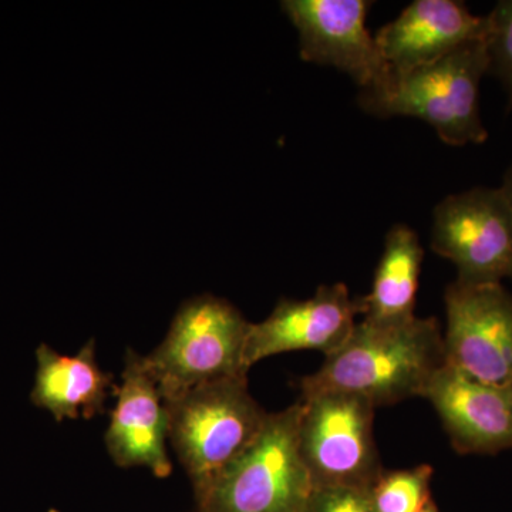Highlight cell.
<instances>
[{
	"label": "cell",
	"mask_w": 512,
	"mask_h": 512,
	"mask_svg": "<svg viewBox=\"0 0 512 512\" xmlns=\"http://www.w3.org/2000/svg\"><path fill=\"white\" fill-rule=\"evenodd\" d=\"M117 402L106 431L111 460L121 468H148L156 477L173 471L167 454L168 410L160 387L140 353L128 349L124 357Z\"/></svg>",
	"instance_id": "11"
},
{
	"label": "cell",
	"mask_w": 512,
	"mask_h": 512,
	"mask_svg": "<svg viewBox=\"0 0 512 512\" xmlns=\"http://www.w3.org/2000/svg\"><path fill=\"white\" fill-rule=\"evenodd\" d=\"M447 365L444 336L436 318L416 315L389 322L363 319L348 342L312 375L301 380V396L340 392L362 397L373 406L424 397Z\"/></svg>",
	"instance_id": "1"
},
{
	"label": "cell",
	"mask_w": 512,
	"mask_h": 512,
	"mask_svg": "<svg viewBox=\"0 0 512 512\" xmlns=\"http://www.w3.org/2000/svg\"><path fill=\"white\" fill-rule=\"evenodd\" d=\"M431 478L433 468L426 464L407 470H383L367 493L376 512H417L431 501Z\"/></svg>",
	"instance_id": "16"
},
{
	"label": "cell",
	"mask_w": 512,
	"mask_h": 512,
	"mask_svg": "<svg viewBox=\"0 0 512 512\" xmlns=\"http://www.w3.org/2000/svg\"><path fill=\"white\" fill-rule=\"evenodd\" d=\"M431 249L456 266L460 284L512 278V215L500 188H471L441 200L433 212Z\"/></svg>",
	"instance_id": "7"
},
{
	"label": "cell",
	"mask_w": 512,
	"mask_h": 512,
	"mask_svg": "<svg viewBox=\"0 0 512 512\" xmlns=\"http://www.w3.org/2000/svg\"><path fill=\"white\" fill-rule=\"evenodd\" d=\"M249 325L232 303L214 295L184 302L163 342L146 359L164 402L202 384L247 376L244 348Z\"/></svg>",
	"instance_id": "5"
},
{
	"label": "cell",
	"mask_w": 512,
	"mask_h": 512,
	"mask_svg": "<svg viewBox=\"0 0 512 512\" xmlns=\"http://www.w3.org/2000/svg\"><path fill=\"white\" fill-rule=\"evenodd\" d=\"M447 363L478 382L512 386V295L454 281L444 293Z\"/></svg>",
	"instance_id": "9"
},
{
	"label": "cell",
	"mask_w": 512,
	"mask_h": 512,
	"mask_svg": "<svg viewBox=\"0 0 512 512\" xmlns=\"http://www.w3.org/2000/svg\"><path fill=\"white\" fill-rule=\"evenodd\" d=\"M500 190L504 194L505 201H507L512 215V164L505 171L503 185H501Z\"/></svg>",
	"instance_id": "19"
},
{
	"label": "cell",
	"mask_w": 512,
	"mask_h": 512,
	"mask_svg": "<svg viewBox=\"0 0 512 512\" xmlns=\"http://www.w3.org/2000/svg\"><path fill=\"white\" fill-rule=\"evenodd\" d=\"M36 365L30 400L56 421L94 419L119 389L114 375L97 363L93 339L73 356L60 355L42 343L36 349Z\"/></svg>",
	"instance_id": "14"
},
{
	"label": "cell",
	"mask_w": 512,
	"mask_h": 512,
	"mask_svg": "<svg viewBox=\"0 0 512 512\" xmlns=\"http://www.w3.org/2000/svg\"><path fill=\"white\" fill-rule=\"evenodd\" d=\"M308 512H376L367 490L349 487L315 488Z\"/></svg>",
	"instance_id": "18"
},
{
	"label": "cell",
	"mask_w": 512,
	"mask_h": 512,
	"mask_svg": "<svg viewBox=\"0 0 512 512\" xmlns=\"http://www.w3.org/2000/svg\"><path fill=\"white\" fill-rule=\"evenodd\" d=\"M299 403V448L315 488L369 490L383 473L373 434L376 407L340 392L306 394Z\"/></svg>",
	"instance_id": "6"
},
{
	"label": "cell",
	"mask_w": 512,
	"mask_h": 512,
	"mask_svg": "<svg viewBox=\"0 0 512 512\" xmlns=\"http://www.w3.org/2000/svg\"><path fill=\"white\" fill-rule=\"evenodd\" d=\"M417 512H439V510H437V507L436 505H434L433 501H430V503L427 504L426 507L421 508V510Z\"/></svg>",
	"instance_id": "20"
},
{
	"label": "cell",
	"mask_w": 512,
	"mask_h": 512,
	"mask_svg": "<svg viewBox=\"0 0 512 512\" xmlns=\"http://www.w3.org/2000/svg\"><path fill=\"white\" fill-rule=\"evenodd\" d=\"M165 404L168 440L197 503L251 446L269 414L249 393L247 376L202 384Z\"/></svg>",
	"instance_id": "2"
},
{
	"label": "cell",
	"mask_w": 512,
	"mask_h": 512,
	"mask_svg": "<svg viewBox=\"0 0 512 512\" xmlns=\"http://www.w3.org/2000/svg\"><path fill=\"white\" fill-rule=\"evenodd\" d=\"M487 35V16L473 15L464 3L416 0L375 39L394 79H399Z\"/></svg>",
	"instance_id": "13"
},
{
	"label": "cell",
	"mask_w": 512,
	"mask_h": 512,
	"mask_svg": "<svg viewBox=\"0 0 512 512\" xmlns=\"http://www.w3.org/2000/svg\"><path fill=\"white\" fill-rule=\"evenodd\" d=\"M488 18V74L500 80L512 110V0H501Z\"/></svg>",
	"instance_id": "17"
},
{
	"label": "cell",
	"mask_w": 512,
	"mask_h": 512,
	"mask_svg": "<svg viewBox=\"0 0 512 512\" xmlns=\"http://www.w3.org/2000/svg\"><path fill=\"white\" fill-rule=\"evenodd\" d=\"M359 302L345 284L323 285L305 301L284 299L265 320L249 325L244 348L245 369L266 357L318 350L329 356L342 348L356 326Z\"/></svg>",
	"instance_id": "10"
},
{
	"label": "cell",
	"mask_w": 512,
	"mask_h": 512,
	"mask_svg": "<svg viewBox=\"0 0 512 512\" xmlns=\"http://www.w3.org/2000/svg\"><path fill=\"white\" fill-rule=\"evenodd\" d=\"M301 403L264 429L198 501V512H308L315 485L299 448Z\"/></svg>",
	"instance_id": "4"
},
{
	"label": "cell",
	"mask_w": 512,
	"mask_h": 512,
	"mask_svg": "<svg viewBox=\"0 0 512 512\" xmlns=\"http://www.w3.org/2000/svg\"><path fill=\"white\" fill-rule=\"evenodd\" d=\"M370 5L366 0H285L282 10L298 30L302 60L335 67L362 92H380L394 76L367 29Z\"/></svg>",
	"instance_id": "8"
},
{
	"label": "cell",
	"mask_w": 512,
	"mask_h": 512,
	"mask_svg": "<svg viewBox=\"0 0 512 512\" xmlns=\"http://www.w3.org/2000/svg\"><path fill=\"white\" fill-rule=\"evenodd\" d=\"M485 40L467 43L394 79L380 92L360 93V107L379 119L407 116L426 121L447 146L483 144L488 131L480 116V83L490 66Z\"/></svg>",
	"instance_id": "3"
},
{
	"label": "cell",
	"mask_w": 512,
	"mask_h": 512,
	"mask_svg": "<svg viewBox=\"0 0 512 512\" xmlns=\"http://www.w3.org/2000/svg\"><path fill=\"white\" fill-rule=\"evenodd\" d=\"M424 399L433 404L457 453L512 450V386L478 382L447 363Z\"/></svg>",
	"instance_id": "12"
},
{
	"label": "cell",
	"mask_w": 512,
	"mask_h": 512,
	"mask_svg": "<svg viewBox=\"0 0 512 512\" xmlns=\"http://www.w3.org/2000/svg\"><path fill=\"white\" fill-rule=\"evenodd\" d=\"M423 256L412 228L396 224L387 232L372 289L357 298L363 319L389 322L414 315Z\"/></svg>",
	"instance_id": "15"
}]
</instances>
